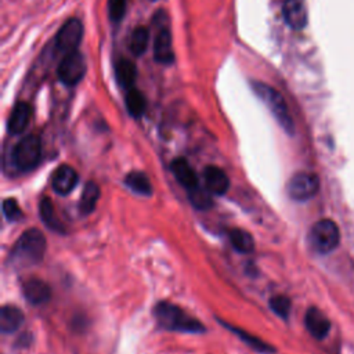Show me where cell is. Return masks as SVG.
<instances>
[{
    "mask_svg": "<svg viewBox=\"0 0 354 354\" xmlns=\"http://www.w3.org/2000/svg\"><path fill=\"white\" fill-rule=\"evenodd\" d=\"M205 187L212 195H224L230 188V178L223 169L210 165L203 170Z\"/></svg>",
    "mask_w": 354,
    "mask_h": 354,
    "instance_id": "cell-11",
    "label": "cell"
},
{
    "mask_svg": "<svg viewBox=\"0 0 354 354\" xmlns=\"http://www.w3.org/2000/svg\"><path fill=\"white\" fill-rule=\"evenodd\" d=\"M115 76H116L118 83L123 88H126V90L133 88L134 82H136V76H137V71H136L134 64L130 59H126V58L119 59L115 64Z\"/></svg>",
    "mask_w": 354,
    "mask_h": 354,
    "instance_id": "cell-18",
    "label": "cell"
},
{
    "mask_svg": "<svg viewBox=\"0 0 354 354\" xmlns=\"http://www.w3.org/2000/svg\"><path fill=\"white\" fill-rule=\"evenodd\" d=\"M124 184L136 194L149 196L152 194V185L148 176L144 171H130L124 177Z\"/></svg>",
    "mask_w": 354,
    "mask_h": 354,
    "instance_id": "cell-20",
    "label": "cell"
},
{
    "mask_svg": "<svg viewBox=\"0 0 354 354\" xmlns=\"http://www.w3.org/2000/svg\"><path fill=\"white\" fill-rule=\"evenodd\" d=\"M230 242L234 249L239 253H252L254 250V241L252 235L241 228H234L230 231Z\"/></svg>",
    "mask_w": 354,
    "mask_h": 354,
    "instance_id": "cell-23",
    "label": "cell"
},
{
    "mask_svg": "<svg viewBox=\"0 0 354 354\" xmlns=\"http://www.w3.org/2000/svg\"><path fill=\"white\" fill-rule=\"evenodd\" d=\"M39 213H40V218L41 221L53 231L57 232H64V225L59 223V220L55 216V210L53 206V202L50 198L44 196L40 203H39Z\"/></svg>",
    "mask_w": 354,
    "mask_h": 354,
    "instance_id": "cell-21",
    "label": "cell"
},
{
    "mask_svg": "<svg viewBox=\"0 0 354 354\" xmlns=\"http://www.w3.org/2000/svg\"><path fill=\"white\" fill-rule=\"evenodd\" d=\"M170 170L173 173V176L176 177V180L187 189H192L195 188L198 184V176L195 173V170L192 169V166L188 163V160H185L184 158H177L171 162L170 165Z\"/></svg>",
    "mask_w": 354,
    "mask_h": 354,
    "instance_id": "cell-16",
    "label": "cell"
},
{
    "mask_svg": "<svg viewBox=\"0 0 354 354\" xmlns=\"http://www.w3.org/2000/svg\"><path fill=\"white\" fill-rule=\"evenodd\" d=\"M252 88L253 91L257 94V97L267 105V108L271 111V113L274 115V118L277 119V122L281 124V127L289 133L293 134L295 126H293V120L289 115V109L285 104L283 97L271 86L263 83V82H252Z\"/></svg>",
    "mask_w": 354,
    "mask_h": 354,
    "instance_id": "cell-3",
    "label": "cell"
},
{
    "mask_svg": "<svg viewBox=\"0 0 354 354\" xmlns=\"http://www.w3.org/2000/svg\"><path fill=\"white\" fill-rule=\"evenodd\" d=\"M210 195L212 194L207 191L206 187L202 188V187L196 185L195 188L188 189V199H189L191 205L199 210H206V209L212 207L213 201H212Z\"/></svg>",
    "mask_w": 354,
    "mask_h": 354,
    "instance_id": "cell-26",
    "label": "cell"
},
{
    "mask_svg": "<svg viewBox=\"0 0 354 354\" xmlns=\"http://www.w3.org/2000/svg\"><path fill=\"white\" fill-rule=\"evenodd\" d=\"M282 15L292 29H303L308 19L306 0H285L282 6Z\"/></svg>",
    "mask_w": 354,
    "mask_h": 354,
    "instance_id": "cell-10",
    "label": "cell"
},
{
    "mask_svg": "<svg viewBox=\"0 0 354 354\" xmlns=\"http://www.w3.org/2000/svg\"><path fill=\"white\" fill-rule=\"evenodd\" d=\"M86 61L84 57L77 51H71L64 55L58 65V77L66 86L77 84L86 75Z\"/></svg>",
    "mask_w": 354,
    "mask_h": 354,
    "instance_id": "cell-6",
    "label": "cell"
},
{
    "mask_svg": "<svg viewBox=\"0 0 354 354\" xmlns=\"http://www.w3.org/2000/svg\"><path fill=\"white\" fill-rule=\"evenodd\" d=\"M98 198H100L98 185L94 181H88L84 185V188L82 191V195H80V199H79V212L83 216L90 214L95 209Z\"/></svg>",
    "mask_w": 354,
    "mask_h": 354,
    "instance_id": "cell-19",
    "label": "cell"
},
{
    "mask_svg": "<svg viewBox=\"0 0 354 354\" xmlns=\"http://www.w3.org/2000/svg\"><path fill=\"white\" fill-rule=\"evenodd\" d=\"M270 308L281 318H288L290 311V300L286 296L277 295L270 299Z\"/></svg>",
    "mask_w": 354,
    "mask_h": 354,
    "instance_id": "cell-27",
    "label": "cell"
},
{
    "mask_svg": "<svg viewBox=\"0 0 354 354\" xmlns=\"http://www.w3.org/2000/svg\"><path fill=\"white\" fill-rule=\"evenodd\" d=\"M41 156V142L37 136L24 137L12 149V163L19 171L35 169Z\"/></svg>",
    "mask_w": 354,
    "mask_h": 354,
    "instance_id": "cell-4",
    "label": "cell"
},
{
    "mask_svg": "<svg viewBox=\"0 0 354 354\" xmlns=\"http://www.w3.org/2000/svg\"><path fill=\"white\" fill-rule=\"evenodd\" d=\"M127 7V0H108V14L113 24L123 19Z\"/></svg>",
    "mask_w": 354,
    "mask_h": 354,
    "instance_id": "cell-28",
    "label": "cell"
},
{
    "mask_svg": "<svg viewBox=\"0 0 354 354\" xmlns=\"http://www.w3.org/2000/svg\"><path fill=\"white\" fill-rule=\"evenodd\" d=\"M307 330L315 337V339H324L330 329V322L326 318V315L315 308V307H310L306 313V318H304Z\"/></svg>",
    "mask_w": 354,
    "mask_h": 354,
    "instance_id": "cell-14",
    "label": "cell"
},
{
    "mask_svg": "<svg viewBox=\"0 0 354 354\" xmlns=\"http://www.w3.org/2000/svg\"><path fill=\"white\" fill-rule=\"evenodd\" d=\"M22 292L26 301H29L33 306L44 304L51 297V288L48 286L47 282L39 278L28 279L22 286Z\"/></svg>",
    "mask_w": 354,
    "mask_h": 354,
    "instance_id": "cell-13",
    "label": "cell"
},
{
    "mask_svg": "<svg viewBox=\"0 0 354 354\" xmlns=\"http://www.w3.org/2000/svg\"><path fill=\"white\" fill-rule=\"evenodd\" d=\"M155 318L163 329L185 333H202L205 326L195 318L185 314L178 306L169 301H160L153 310Z\"/></svg>",
    "mask_w": 354,
    "mask_h": 354,
    "instance_id": "cell-2",
    "label": "cell"
},
{
    "mask_svg": "<svg viewBox=\"0 0 354 354\" xmlns=\"http://www.w3.org/2000/svg\"><path fill=\"white\" fill-rule=\"evenodd\" d=\"M340 234L337 225L328 218L317 221L308 234V241L318 253H329L339 245Z\"/></svg>",
    "mask_w": 354,
    "mask_h": 354,
    "instance_id": "cell-5",
    "label": "cell"
},
{
    "mask_svg": "<svg viewBox=\"0 0 354 354\" xmlns=\"http://www.w3.org/2000/svg\"><path fill=\"white\" fill-rule=\"evenodd\" d=\"M166 17L162 22H159V18L155 17L153 21H156V35L153 39V58L156 62L169 65L174 62V50H173V41H171V33L165 22Z\"/></svg>",
    "mask_w": 354,
    "mask_h": 354,
    "instance_id": "cell-7",
    "label": "cell"
},
{
    "mask_svg": "<svg viewBox=\"0 0 354 354\" xmlns=\"http://www.w3.org/2000/svg\"><path fill=\"white\" fill-rule=\"evenodd\" d=\"M79 180L76 170L69 165H61L55 169L53 176V189L59 195H68L73 191Z\"/></svg>",
    "mask_w": 354,
    "mask_h": 354,
    "instance_id": "cell-12",
    "label": "cell"
},
{
    "mask_svg": "<svg viewBox=\"0 0 354 354\" xmlns=\"http://www.w3.org/2000/svg\"><path fill=\"white\" fill-rule=\"evenodd\" d=\"M319 189V180L313 173H296L288 183V194L295 201H308Z\"/></svg>",
    "mask_w": 354,
    "mask_h": 354,
    "instance_id": "cell-8",
    "label": "cell"
},
{
    "mask_svg": "<svg viewBox=\"0 0 354 354\" xmlns=\"http://www.w3.org/2000/svg\"><path fill=\"white\" fill-rule=\"evenodd\" d=\"M124 104L129 111V113L133 118H141L145 113L147 109V101L142 95V93L137 88H129L124 97Z\"/></svg>",
    "mask_w": 354,
    "mask_h": 354,
    "instance_id": "cell-22",
    "label": "cell"
},
{
    "mask_svg": "<svg viewBox=\"0 0 354 354\" xmlns=\"http://www.w3.org/2000/svg\"><path fill=\"white\" fill-rule=\"evenodd\" d=\"M32 116V108L26 102H18L14 105L8 122H7V130L10 134H21L26 126L29 124Z\"/></svg>",
    "mask_w": 354,
    "mask_h": 354,
    "instance_id": "cell-15",
    "label": "cell"
},
{
    "mask_svg": "<svg viewBox=\"0 0 354 354\" xmlns=\"http://www.w3.org/2000/svg\"><path fill=\"white\" fill-rule=\"evenodd\" d=\"M83 37V25L76 18H69L58 30L55 37V46L59 51L68 54L77 50Z\"/></svg>",
    "mask_w": 354,
    "mask_h": 354,
    "instance_id": "cell-9",
    "label": "cell"
},
{
    "mask_svg": "<svg viewBox=\"0 0 354 354\" xmlns=\"http://www.w3.org/2000/svg\"><path fill=\"white\" fill-rule=\"evenodd\" d=\"M24 322V313L12 304H6L0 310V329L3 333L15 332Z\"/></svg>",
    "mask_w": 354,
    "mask_h": 354,
    "instance_id": "cell-17",
    "label": "cell"
},
{
    "mask_svg": "<svg viewBox=\"0 0 354 354\" xmlns=\"http://www.w3.org/2000/svg\"><path fill=\"white\" fill-rule=\"evenodd\" d=\"M148 40H149V32L145 26H137L130 36V41H129V48L130 51L136 55L140 57L142 53H145L147 46H148Z\"/></svg>",
    "mask_w": 354,
    "mask_h": 354,
    "instance_id": "cell-25",
    "label": "cell"
},
{
    "mask_svg": "<svg viewBox=\"0 0 354 354\" xmlns=\"http://www.w3.org/2000/svg\"><path fill=\"white\" fill-rule=\"evenodd\" d=\"M220 324H223V325H225V328H228L231 332H234L235 335H238L239 336V339L242 340V342H245L248 346H250L253 350H256V351H259V353H264V354H268V353H274L275 350H274V347H271L270 344H267L266 342H263L261 339H259V337H256V336H253V335H249L248 332H245V330H242V329H238V328H235V326H232V325H228V324H225L224 321H218Z\"/></svg>",
    "mask_w": 354,
    "mask_h": 354,
    "instance_id": "cell-24",
    "label": "cell"
},
{
    "mask_svg": "<svg viewBox=\"0 0 354 354\" xmlns=\"http://www.w3.org/2000/svg\"><path fill=\"white\" fill-rule=\"evenodd\" d=\"M44 234L37 228H29L18 238L10 253V263L15 267H32L39 264L46 253Z\"/></svg>",
    "mask_w": 354,
    "mask_h": 354,
    "instance_id": "cell-1",
    "label": "cell"
},
{
    "mask_svg": "<svg viewBox=\"0 0 354 354\" xmlns=\"http://www.w3.org/2000/svg\"><path fill=\"white\" fill-rule=\"evenodd\" d=\"M3 213L8 221H17L22 217V210L14 198H7L3 201Z\"/></svg>",
    "mask_w": 354,
    "mask_h": 354,
    "instance_id": "cell-29",
    "label": "cell"
}]
</instances>
